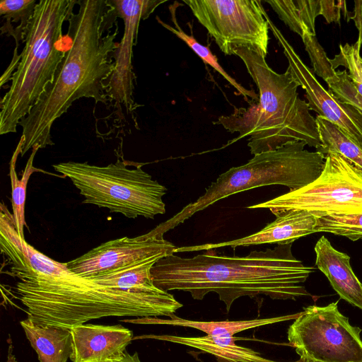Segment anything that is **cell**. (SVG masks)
Listing matches in <instances>:
<instances>
[{
  "label": "cell",
  "instance_id": "d6a6232c",
  "mask_svg": "<svg viewBox=\"0 0 362 362\" xmlns=\"http://www.w3.org/2000/svg\"><path fill=\"white\" fill-rule=\"evenodd\" d=\"M6 362H16V358L13 354L12 351H9L8 353V358Z\"/></svg>",
  "mask_w": 362,
  "mask_h": 362
},
{
  "label": "cell",
  "instance_id": "f1b7e54d",
  "mask_svg": "<svg viewBox=\"0 0 362 362\" xmlns=\"http://www.w3.org/2000/svg\"><path fill=\"white\" fill-rule=\"evenodd\" d=\"M301 38L311 60L313 72L325 82L334 78L337 76V71L333 69L316 35H305Z\"/></svg>",
  "mask_w": 362,
  "mask_h": 362
},
{
  "label": "cell",
  "instance_id": "2e32d148",
  "mask_svg": "<svg viewBox=\"0 0 362 362\" xmlns=\"http://www.w3.org/2000/svg\"><path fill=\"white\" fill-rule=\"evenodd\" d=\"M276 219L259 231L239 239L218 243L176 247L175 252L206 251L223 247L235 248L266 243L288 244L316 233L317 218L302 211H272Z\"/></svg>",
  "mask_w": 362,
  "mask_h": 362
},
{
  "label": "cell",
  "instance_id": "d4e9b609",
  "mask_svg": "<svg viewBox=\"0 0 362 362\" xmlns=\"http://www.w3.org/2000/svg\"><path fill=\"white\" fill-rule=\"evenodd\" d=\"M22 144V140L20 139L9 163V176L11 185L12 214L18 233L21 238H24L25 202L27 184L32 173L42 170L33 167V165L34 157L40 149L39 146H35L32 148V153L28 160L22 177L18 179L16 172V163L18 156L21 155Z\"/></svg>",
  "mask_w": 362,
  "mask_h": 362
},
{
  "label": "cell",
  "instance_id": "8992f818",
  "mask_svg": "<svg viewBox=\"0 0 362 362\" xmlns=\"http://www.w3.org/2000/svg\"><path fill=\"white\" fill-rule=\"evenodd\" d=\"M300 141L288 142L273 151L256 154L248 162L219 175L198 199L156 228L162 235L197 212L234 194L256 187L280 185L297 190L315 181L322 172L325 155L305 149Z\"/></svg>",
  "mask_w": 362,
  "mask_h": 362
},
{
  "label": "cell",
  "instance_id": "9c48e42d",
  "mask_svg": "<svg viewBox=\"0 0 362 362\" xmlns=\"http://www.w3.org/2000/svg\"><path fill=\"white\" fill-rule=\"evenodd\" d=\"M362 329L352 326L338 301L303 308L287 331L302 359L319 362H362Z\"/></svg>",
  "mask_w": 362,
  "mask_h": 362
},
{
  "label": "cell",
  "instance_id": "9a60e30c",
  "mask_svg": "<svg viewBox=\"0 0 362 362\" xmlns=\"http://www.w3.org/2000/svg\"><path fill=\"white\" fill-rule=\"evenodd\" d=\"M72 362H115L134 339L133 332L121 325L81 324L70 329Z\"/></svg>",
  "mask_w": 362,
  "mask_h": 362
},
{
  "label": "cell",
  "instance_id": "4316f807",
  "mask_svg": "<svg viewBox=\"0 0 362 362\" xmlns=\"http://www.w3.org/2000/svg\"><path fill=\"white\" fill-rule=\"evenodd\" d=\"M315 230L316 233L327 232L358 240L362 238V214L317 218Z\"/></svg>",
  "mask_w": 362,
  "mask_h": 362
},
{
  "label": "cell",
  "instance_id": "f546056e",
  "mask_svg": "<svg viewBox=\"0 0 362 362\" xmlns=\"http://www.w3.org/2000/svg\"><path fill=\"white\" fill-rule=\"evenodd\" d=\"M341 12H343L345 18H351L346 9V1L320 0V15L323 16L327 23L334 22L339 23Z\"/></svg>",
  "mask_w": 362,
  "mask_h": 362
},
{
  "label": "cell",
  "instance_id": "6da1fadb",
  "mask_svg": "<svg viewBox=\"0 0 362 362\" xmlns=\"http://www.w3.org/2000/svg\"><path fill=\"white\" fill-rule=\"evenodd\" d=\"M78 9L69 21L71 45L54 77L29 114L22 128L21 156L35 146L54 144L53 123L82 98L107 105L106 82L115 66L114 53L119 42L117 15L107 0H78Z\"/></svg>",
  "mask_w": 362,
  "mask_h": 362
},
{
  "label": "cell",
  "instance_id": "3957f363",
  "mask_svg": "<svg viewBox=\"0 0 362 362\" xmlns=\"http://www.w3.org/2000/svg\"><path fill=\"white\" fill-rule=\"evenodd\" d=\"M13 293L28 318L40 325L71 329L105 317H170L183 305L168 291H131L101 285L70 271L19 280Z\"/></svg>",
  "mask_w": 362,
  "mask_h": 362
},
{
  "label": "cell",
  "instance_id": "44dd1931",
  "mask_svg": "<svg viewBox=\"0 0 362 362\" xmlns=\"http://www.w3.org/2000/svg\"><path fill=\"white\" fill-rule=\"evenodd\" d=\"M279 18L301 37L316 35L315 19L320 15V0H265Z\"/></svg>",
  "mask_w": 362,
  "mask_h": 362
},
{
  "label": "cell",
  "instance_id": "7402d4cb",
  "mask_svg": "<svg viewBox=\"0 0 362 362\" xmlns=\"http://www.w3.org/2000/svg\"><path fill=\"white\" fill-rule=\"evenodd\" d=\"M315 120L322 143L316 151L338 153L362 169V143L323 117L317 115Z\"/></svg>",
  "mask_w": 362,
  "mask_h": 362
},
{
  "label": "cell",
  "instance_id": "603a6c76",
  "mask_svg": "<svg viewBox=\"0 0 362 362\" xmlns=\"http://www.w3.org/2000/svg\"><path fill=\"white\" fill-rule=\"evenodd\" d=\"M156 262L146 261L129 264L88 278L101 285L115 288L151 291L158 288L153 284L151 275V269Z\"/></svg>",
  "mask_w": 362,
  "mask_h": 362
},
{
  "label": "cell",
  "instance_id": "836d02e7",
  "mask_svg": "<svg viewBox=\"0 0 362 362\" xmlns=\"http://www.w3.org/2000/svg\"><path fill=\"white\" fill-rule=\"evenodd\" d=\"M303 362H319V361H313V360H310V359H303Z\"/></svg>",
  "mask_w": 362,
  "mask_h": 362
},
{
  "label": "cell",
  "instance_id": "5b68a950",
  "mask_svg": "<svg viewBox=\"0 0 362 362\" xmlns=\"http://www.w3.org/2000/svg\"><path fill=\"white\" fill-rule=\"evenodd\" d=\"M78 0H40L26 30L24 48L8 90L1 100L0 134L16 132L47 86L71 45L62 26Z\"/></svg>",
  "mask_w": 362,
  "mask_h": 362
},
{
  "label": "cell",
  "instance_id": "484cf974",
  "mask_svg": "<svg viewBox=\"0 0 362 362\" xmlns=\"http://www.w3.org/2000/svg\"><path fill=\"white\" fill-rule=\"evenodd\" d=\"M37 3V0H4L0 3V15L6 21L1 28V34L7 35L13 23H18L11 35L16 42L15 49H18L20 41L24 40Z\"/></svg>",
  "mask_w": 362,
  "mask_h": 362
},
{
  "label": "cell",
  "instance_id": "ffe728a7",
  "mask_svg": "<svg viewBox=\"0 0 362 362\" xmlns=\"http://www.w3.org/2000/svg\"><path fill=\"white\" fill-rule=\"evenodd\" d=\"M20 324L40 362H67L70 358L72 348L69 329L40 325L28 317Z\"/></svg>",
  "mask_w": 362,
  "mask_h": 362
},
{
  "label": "cell",
  "instance_id": "7c38bea8",
  "mask_svg": "<svg viewBox=\"0 0 362 362\" xmlns=\"http://www.w3.org/2000/svg\"><path fill=\"white\" fill-rule=\"evenodd\" d=\"M124 23V33L113 57L114 70L106 82L110 102L127 112L134 109L136 76L133 71V47L136 45L139 25L166 0H107Z\"/></svg>",
  "mask_w": 362,
  "mask_h": 362
},
{
  "label": "cell",
  "instance_id": "4dcf8cb0",
  "mask_svg": "<svg viewBox=\"0 0 362 362\" xmlns=\"http://www.w3.org/2000/svg\"><path fill=\"white\" fill-rule=\"evenodd\" d=\"M355 17L354 19L356 25L359 31L358 45L361 47L362 44V5H358L357 1H355Z\"/></svg>",
  "mask_w": 362,
  "mask_h": 362
},
{
  "label": "cell",
  "instance_id": "d6986e66",
  "mask_svg": "<svg viewBox=\"0 0 362 362\" xmlns=\"http://www.w3.org/2000/svg\"><path fill=\"white\" fill-rule=\"evenodd\" d=\"M300 315V313H298L278 317L235 321H196L180 318L173 315L169 317V319L159 317H137L134 319L123 320L122 321L136 324L168 325L191 327L199 329L206 333V335L228 337H234L235 334L245 330L295 320Z\"/></svg>",
  "mask_w": 362,
  "mask_h": 362
},
{
  "label": "cell",
  "instance_id": "1f68e13d",
  "mask_svg": "<svg viewBox=\"0 0 362 362\" xmlns=\"http://www.w3.org/2000/svg\"><path fill=\"white\" fill-rule=\"evenodd\" d=\"M115 362H141L139 354L137 352H134V354H131L128 353L127 351H125L123 357L117 361Z\"/></svg>",
  "mask_w": 362,
  "mask_h": 362
},
{
  "label": "cell",
  "instance_id": "7a4b0ae2",
  "mask_svg": "<svg viewBox=\"0 0 362 362\" xmlns=\"http://www.w3.org/2000/svg\"><path fill=\"white\" fill-rule=\"evenodd\" d=\"M291 246L292 243L279 244L244 257L218 255L214 250L191 258L173 254L154 264L151 279L161 290L189 292L196 300L214 292L227 312L243 296L264 295L272 299L294 300L310 296L301 284L315 268L297 259Z\"/></svg>",
  "mask_w": 362,
  "mask_h": 362
},
{
  "label": "cell",
  "instance_id": "8fae6325",
  "mask_svg": "<svg viewBox=\"0 0 362 362\" xmlns=\"http://www.w3.org/2000/svg\"><path fill=\"white\" fill-rule=\"evenodd\" d=\"M175 249V245L153 228L136 237L105 242L66 264L71 272L89 277L129 264L158 262L173 255Z\"/></svg>",
  "mask_w": 362,
  "mask_h": 362
},
{
  "label": "cell",
  "instance_id": "83f0119b",
  "mask_svg": "<svg viewBox=\"0 0 362 362\" xmlns=\"http://www.w3.org/2000/svg\"><path fill=\"white\" fill-rule=\"evenodd\" d=\"M361 46L356 42L354 45H339V53L329 62L334 69L339 66L349 70L348 74L362 95V58L360 56Z\"/></svg>",
  "mask_w": 362,
  "mask_h": 362
},
{
  "label": "cell",
  "instance_id": "277c9868",
  "mask_svg": "<svg viewBox=\"0 0 362 362\" xmlns=\"http://www.w3.org/2000/svg\"><path fill=\"white\" fill-rule=\"evenodd\" d=\"M233 54L242 59L256 84L259 99L249 102L247 107L234 108L232 114L220 116L213 122L240 134L226 146L249 136L247 146L253 156L294 141L319 148L322 143L315 118L307 102L299 98L298 83L289 69L276 73L264 57L250 48L237 47Z\"/></svg>",
  "mask_w": 362,
  "mask_h": 362
},
{
  "label": "cell",
  "instance_id": "5bb4252c",
  "mask_svg": "<svg viewBox=\"0 0 362 362\" xmlns=\"http://www.w3.org/2000/svg\"><path fill=\"white\" fill-rule=\"evenodd\" d=\"M0 208L1 251L10 265L6 274L21 280L35 275L59 276L69 272L66 263L48 257L21 238L13 214L3 202Z\"/></svg>",
  "mask_w": 362,
  "mask_h": 362
},
{
  "label": "cell",
  "instance_id": "30bf717a",
  "mask_svg": "<svg viewBox=\"0 0 362 362\" xmlns=\"http://www.w3.org/2000/svg\"><path fill=\"white\" fill-rule=\"evenodd\" d=\"M226 55L247 47L266 57L269 24L260 1L183 0Z\"/></svg>",
  "mask_w": 362,
  "mask_h": 362
},
{
  "label": "cell",
  "instance_id": "e0dca14e",
  "mask_svg": "<svg viewBox=\"0 0 362 362\" xmlns=\"http://www.w3.org/2000/svg\"><path fill=\"white\" fill-rule=\"evenodd\" d=\"M315 252V265L340 298L362 310V284L353 272L350 257L334 248L323 235L316 243Z\"/></svg>",
  "mask_w": 362,
  "mask_h": 362
},
{
  "label": "cell",
  "instance_id": "ac0fdd59",
  "mask_svg": "<svg viewBox=\"0 0 362 362\" xmlns=\"http://www.w3.org/2000/svg\"><path fill=\"white\" fill-rule=\"evenodd\" d=\"M134 339H153L179 344L210 354L221 362H279L263 357L252 349L235 344L234 337H182L176 335H143ZM295 362H303L300 358Z\"/></svg>",
  "mask_w": 362,
  "mask_h": 362
},
{
  "label": "cell",
  "instance_id": "cb8c5ba5",
  "mask_svg": "<svg viewBox=\"0 0 362 362\" xmlns=\"http://www.w3.org/2000/svg\"><path fill=\"white\" fill-rule=\"evenodd\" d=\"M180 4L175 1L173 5H170L169 10L171 15V20L174 24V27L162 21L157 17V20L159 23L163 25L165 28L170 31L173 34L175 35L182 41H184L202 60L203 62L209 66H211L215 71L220 74L233 87H234L238 92L242 95L244 98L248 100V98H251L252 100L257 101L259 99V95H257L254 90H248L243 87L241 84L238 83L235 78L231 77L224 69L218 63V59L214 55L207 46H204L200 44L192 35H189L187 34L181 28L177 23L176 18V10Z\"/></svg>",
  "mask_w": 362,
  "mask_h": 362
},
{
  "label": "cell",
  "instance_id": "52a82bcc",
  "mask_svg": "<svg viewBox=\"0 0 362 362\" xmlns=\"http://www.w3.org/2000/svg\"><path fill=\"white\" fill-rule=\"evenodd\" d=\"M53 168L71 180L84 197V204L107 208L130 218H154L165 212L163 197L166 187L153 180L140 165L129 169L127 161L118 158L116 163L107 166L68 161Z\"/></svg>",
  "mask_w": 362,
  "mask_h": 362
},
{
  "label": "cell",
  "instance_id": "4fadbf2b",
  "mask_svg": "<svg viewBox=\"0 0 362 362\" xmlns=\"http://www.w3.org/2000/svg\"><path fill=\"white\" fill-rule=\"evenodd\" d=\"M269 28L283 48L288 66L295 81L305 92L310 110L339 127L352 137L362 143V112L355 107L340 101L332 91L326 90L276 27L265 12Z\"/></svg>",
  "mask_w": 362,
  "mask_h": 362
},
{
  "label": "cell",
  "instance_id": "ba28073f",
  "mask_svg": "<svg viewBox=\"0 0 362 362\" xmlns=\"http://www.w3.org/2000/svg\"><path fill=\"white\" fill-rule=\"evenodd\" d=\"M247 209L302 211L317 218L362 214V169L338 153H328L315 181Z\"/></svg>",
  "mask_w": 362,
  "mask_h": 362
}]
</instances>
